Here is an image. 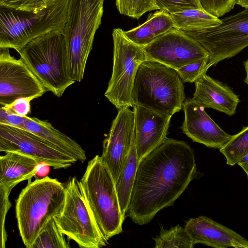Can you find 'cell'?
I'll return each instance as SVG.
<instances>
[{
  "label": "cell",
  "instance_id": "6da1fadb",
  "mask_svg": "<svg viewBox=\"0 0 248 248\" xmlns=\"http://www.w3.org/2000/svg\"><path fill=\"white\" fill-rule=\"evenodd\" d=\"M197 173L193 149L167 137L139 160L126 216L139 225L150 222L173 204Z\"/></svg>",
  "mask_w": 248,
  "mask_h": 248
},
{
  "label": "cell",
  "instance_id": "7a4b0ae2",
  "mask_svg": "<svg viewBox=\"0 0 248 248\" xmlns=\"http://www.w3.org/2000/svg\"><path fill=\"white\" fill-rule=\"evenodd\" d=\"M65 185L46 176L28 182L16 200L17 226L23 244L31 247L40 232L53 217L59 215L65 203Z\"/></svg>",
  "mask_w": 248,
  "mask_h": 248
},
{
  "label": "cell",
  "instance_id": "3957f363",
  "mask_svg": "<svg viewBox=\"0 0 248 248\" xmlns=\"http://www.w3.org/2000/svg\"><path fill=\"white\" fill-rule=\"evenodd\" d=\"M132 98L133 106L172 116L183 108L184 86L175 69L146 59L138 69Z\"/></svg>",
  "mask_w": 248,
  "mask_h": 248
},
{
  "label": "cell",
  "instance_id": "277c9868",
  "mask_svg": "<svg viewBox=\"0 0 248 248\" xmlns=\"http://www.w3.org/2000/svg\"><path fill=\"white\" fill-rule=\"evenodd\" d=\"M47 91L58 97L75 81L71 77L64 34L54 31L29 43L17 52Z\"/></svg>",
  "mask_w": 248,
  "mask_h": 248
},
{
  "label": "cell",
  "instance_id": "5b68a950",
  "mask_svg": "<svg viewBox=\"0 0 248 248\" xmlns=\"http://www.w3.org/2000/svg\"><path fill=\"white\" fill-rule=\"evenodd\" d=\"M80 184L83 195L101 233L108 241L123 231L124 219L112 176L101 156L88 162Z\"/></svg>",
  "mask_w": 248,
  "mask_h": 248
},
{
  "label": "cell",
  "instance_id": "8992f818",
  "mask_svg": "<svg viewBox=\"0 0 248 248\" xmlns=\"http://www.w3.org/2000/svg\"><path fill=\"white\" fill-rule=\"evenodd\" d=\"M69 0H54L36 14L0 7V48H12L18 52L48 32H63Z\"/></svg>",
  "mask_w": 248,
  "mask_h": 248
},
{
  "label": "cell",
  "instance_id": "52a82bcc",
  "mask_svg": "<svg viewBox=\"0 0 248 248\" xmlns=\"http://www.w3.org/2000/svg\"><path fill=\"white\" fill-rule=\"evenodd\" d=\"M105 0H70L63 34L67 47L71 77L83 78L94 36L102 22Z\"/></svg>",
  "mask_w": 248,
  "mask_h": 248
},
{
  "label": "cell",
  "instance_id": "ba28073f",
  "mask_svg": "<svg viewBox=\"0 0 248 248\" xmlns=\"http://www.w3.org/2000/svg\"><path fill=\"white\" fill-rule=\"evenodd\" d=\"M66 198L61 213L55 217L61 231L82 248L106 246L105 239L92 214L79 181L70 177L65 185Z\"/></svg>",
  "mask_w": 248,
  "mask_h": 248
},
{
  "label": "cell",
  "instance_id": "9c48e42d",
  "mask_svg": "<svg viewBox=\"0 0 248 248\" xmlns=\"http://www.w3.org/2000/svg\"><path fill=\"white\" fill-rule=\"evenodd\" d=\"M179 30L196 40L208 52L209 68L248 46V7L221 19L216 26Z\"/></svg>",
  "mask_w": 248,
  "mask_h": 248
},
{
  "label": "cell",
  "instance_id": "30bf717a",
  "mask_svg": "<svg viewBox=\"0 0 248 248\" xmlns=\"http://www.w3.org/2000/svg\"><path fill=\"white\" fill-rule=\"evenodd\" d=\"M113 67L105 96L117 109L133 107L134 80L140 64L146 59L143 47L129 40L120 28L114 29Z\"/></svg>",
  "mask_w": 248,
  "mask_h": 248
},
{
  "label": "cell",
  "instance_id": "8fae6325",
  "mask_svg": "<svg viewBox=\"0 0 248 248\" xmlns=\"http://www.w3.org/2000/svg\"><path fill=\"white\" fill-rule=\"evenodd\" d=\"M0 151L18 153L55 169L67 168L77 161L32 133L3 124H0Z\"/></svg>",
  "mask_w": 248,
  "mask_h": 248
},
{
  "label": "cell",
  "instance_id": "7c38bea8",
  "mask_svg": "<svg viewBox=\"0 0 248 248\" xmlns=\"http://www.w3.org/2000/svg\"><path fill=\"white\" fill-rule=\"evenodd\" d=\"M0 48V105L21 97L42 96L47 90L23 60Z\"/></svg>",
  "mask_w": 248,
  "mask_h": 248
},
{
  "label": "cell",
  "instance_id": "4fadbf2b",
  "mask_svg": "<svg viewBox=\"0 0 248 248\" xmlns=\"http://www.w3.org/2000/svg\"><path fill=\"white\" fill-rule=\"evenodd\" d=\"M143 48L146 59L175 70L209 58L208 52L199 42L175 28Z\"/></svg>",
  "mask_w": 248,
  "mask_h": 248
},
{
  "label": "cell",
  "instance_id": "5bb4252c",
  "mask_svg": "<svg viewBox=\"0 0 248 248\" xmlns=\"http://www.w3.org/2000/svg\"><path fill=\"white\" fill-rule=\"evenodd\" d=\"M133 110L119 109L109 132L103 142L102 161L110 172L115 183L122 171L135 139Z\"/></svg>",
  "mask_w": 248,
  "mask_h": 248
},
{
  "label": "cell",
  "instance_id": "9a60e30c",
  "mask_svg": "<svg viewBox=\"0 0 248 248\" xmlns=\"http://www.w3.org/2000/svg\"><path fill=\"white\" fill-rule=\"evenodd\" d=\"M185 119L181 129L194 142L214 149H220L231 139L205 112V108L192 98L186 99L183 104Z\"/></svg>",
  "mask_w": 248,
  "mask_h": 248
},
{
  "label": "cell",
  "instance_id": "2e32d148",
  "mask_svg": "<svg viewBox=\"0 0 248 248\" xmlns=\"http://www.w3.org/2000/svg\"><path fill=\"white\" fill-rule=\"evenodd\" d=\"M135 143L140 160L167 138L172 115L159 114L134 106Z\"/></svg>",
  "mask_w": 248,
  "mask_h": 248
},
{
  "label": "cell",
  "instance_id": "e0dca14e",
  "mask_svg": "<svg viewBox=\"0 0 248 248\" xmlns=\"http://www.w3.org/2000/svg\"><path fill=\"white\" fill-rule=\"evenodd\" d=\"M185 228L194 245L215 248H248V240L236 232L205 216L188 219Z\"/></svg>",
  "mask_w": 248,
  "mask_h": 248
},
{
  "label": "cell",
  "instance_id": "ac0fdd59",
  "mask_svg": "<svg viewBox=\"0 0 248 248\" xmlns=\"http://www.w3.org/2000/svg\"><path fill=\"white\" fill-rule=\"evenodd\" d=\"M192 99L204 108H211L229 116L234 115L240 100L232 88L206 74L195 83Z\"/></svg>",
  "mask_w": 248,
  "mask_h": 248
},
{
  "label": "cell",
  "instance_id": "d6986e66",
  "mask_svg": "<svg viewBox=\"0 0 248 248\" xmlns=\"http://www.w3.org/2000/svg\"><path fill=\"white\" fill-rule=\"evenodd\" d=\"M0 157V187L12 190L20 182H30L40 164L34 159L16 152H6Z\"/></svg>",
  "mask_w": 248,
  "mask_h": 248
},
{
  "label": "cell",
  "instance_id": "ffe728a7",
  "mask_svg": "<svg viewBox=\"0 0 248 248\" xmlns=\"http://www.w3.org/2000/svg\"><path fill=\"white\" fill-rule=\"evenodd\" d=\"M22 129L31 132L48 141L72 156L77 161L84 162L86 159L85 151L77 142L54 127L47 121L26 116Z\"/></svg>",
  "mask_w": 248,
  "mask_h": 248
},
{
  "label": "cell",
  "instance_id": "44dd1931",
  "mask_svg": "<svg viewBox=\"0 0 248 248\" xmlns=\"http://www.w3.org/2000/svg\"><path fill=\"white\" fill-rule=\"evenodd\" d=\"M173 28L170 13L159 10L150 14L142 24L129 31H123V33L129 40L143 47Z\"/></svg>",
  "mask_w": 248,
  "mask_h": 248
},
{
  "label": "cell",
  "instance_id": "7402d4cb",
  "mask_svg": "<svg viewBox=\"0 0 248 248\" xmlns=\"http://www.w3.org/2000/svg\"><path fill=\"white\" fill-rule=\"evenodd\" d=\"M139 162L134 139L124 168L115 183L121 210L124 217L126 216Z\"/></svg>",
  "mask_w": 248,
  "mask_h": 248
},
{
  "label": "cell",
  "instance_id": "603a6c76",
  "mask_svg": "<svg viewBox=\"0 0 248 248\" xmlns=\"http://www.w3.org/2000/svg\"><path fill=\"white\" fill-rule=\"evenodd\" d=\"M174 28L179 30H198L218 25L221 19L202 9H190L170 14Z\"/></svg>",
  "mask_w": 248,
  "mask_h": 248
},
{
  "label": "cell",
  "instance_id": "cb8c5ba5",
  "mask_svg": "<svg viewBox=\"0 0 248 248\" xmlns=\"http://www.w3.org/2000/svg\"><path fill=\"white\" fill-rule=\"evenodd\" d=\"M64 235L53 217L43 227L31 248H69L70 245Z\"/></svg>",
  "mask_w": 248,
  "mask_h": 248
},
{
  "label": "cell",
  "instance_id": "d4e9b609",
  "mask_svg": "<svg viewBox=\"0 0 248 248\" xmlns=\"http://www.w3.org/2000/svg\"><path fill=\"white\" fill-rule=\"evenodd\" d=\"M154 240L155 248H193L195 245L186 229L179 225L169 230L162 229Z\"/></svg>",
  "mask_w": 248,
  "mask_h": 248
},
{
  "label": "cell",
  "instance_id": "484cf974",
  "mask_svg": "<svg viewBox=\"0 0 248 248\" xmlns=\"http://www.w3.org/2000/svg\"><path fill=\"white\" fill-rule=\"evenodd\" d=\"M219 151L226 159V163L234 166L248 154V125L243 127Z\"/></svg>",
  "mask_w": 248,
  "mask_h": 248
},
{
  "label": "cell",
  "instance_id": "4316f807",
  "mask_svg": "<svg viewBox=\"0 0 248 248\" xmlns=\"http://www.w3.org/2000/svg\"><path fill=\"white\" fill-rule=\"evenodd\" d=\"M115 4L121 15L137 19L148 12L158 10L154 0H115Z\"/></svg>",
  "mask_w": 248,
  "mask_h": 248
},
{
  "label": "cell",
  "instance_id": "83f0119b",
  "mask_svg": "<svg viewBox=\"0 0 248 248\" xmlns=\"http://www.w3.org/2000/svg\"><path fill=\"white\" fill-rule=\"evenodd\" d=\"M209 58H204L182 66L175 70L183 82L195 83L206 74L209 68Z\"/></svg>",
  "mask_w": 248,
  "mask_h": 248
},
{
  "label": "cell",
  "instance_id": "f1b7e54d",
  "mask_svg": "<svg viewBox=\"0 0 248 248\" xmlns=\"http://www.w3.org/2000/svg\"><path fill=\"white\" fill-rule=\"evenodd\" d=\"M54 0H1L0 7L36 14L46 8Z\"/></svg>",
  "mask_w": 248,
  "mask_h": 248
},
{
  "label": "cell",
  "instance_id": "f546056e",
  "mask_svg": "<svg viewBox=\"0 0 248 248\" xmlns=\"http://www.w3.org/2000/svg\"><path fill=\"white\" fill-rule=\"evenodd\" d=\"M154 0L158 10H163L170 14L181 12L190 9H202L199 0Z\"/></svg>",
  "mask_w": 248,
  "mask_h": 248
},
{
  "label": "cell",
  "instance_id": "4dcf8cb0",
  "mask_svg": "<svg viewBox=\"0 0 248 248\" xmlns=\"http://www.w3.org/2000/svg\"><path fill=\"white\" fill-rule=\"evenodd\" d=\"M199 0L203 10L218 18L230 12L236 4V0Z\"/></svg>",
  "mask_w": 248,
  "mask_h": 248
},
{
  "label": "cell",
  "instance_id": "1f68e13d",
  "mask_svg": "<svg viewBox=\"0 0 248 248\" xmlns=\"http://www.w3.org/2000/svg\"><path fill=\"white\" fill-rule=\"evenodd\" d=\"M12 190L0 187V248H4L7 241V235L5 228V222L8 210L11 206L9 196Z\"/></svg>",
  "mask_w": 248,
  "mask_h": 248
},
{
  "label": "cell",
  "instance_id": "d6a6232c",
  "mask_svg": "<svg viewBox=\"0 0 248 248\" xmlns=\"http://www.w3.org/2000/svg\"><path fill=\"white\" fill-rule=\"evenodd\" d=\"M34 99L33 97H21L0 108L8 113L20 116H28L31 111V102Z\"/></svg>",
  "mask_w": 248,
  "mask_h": 248
},
{
  "label": "cell",
  "instance_id": "836d02e7",
  "mask_svg": "<svg viewBox=\"0 0 248 248\" xmlns=\"http://www.w3.org/2000/svg\"><path fill=\"white\" fill-rule=\"evenodd\" d=\"M25 121V116L8 113L1 108H0V124H5L22 129Z\"/></svg>",
  "mask_w": 248,
  "mask_h": 248
},
{
  "label": "cell",
  "instance_id": "e575fe53",
  "mask_svg": "<svg viewBox=\"0 0 248 248\" xmlns=\"http://www.w3.org/2000/svg\"><path fill=\"white\" fill-rule=\"evenodd\" d=\"M237 164L246 173L248 178V154L239 160Z\"/></svg>",
  "mask_w": 248,
  "mask_h": 248
},
{
  "label": "cell",
  "instance_id": "d590c367",
  "mask_svg": "<svg viewBox=\"0 0 248 248\" xmlns=\"http://www.w3.org/2000/svg\"><path fill=\"white\" fill-rule=\"evenodd\" d=\"M244 66L246 73V78L244 81L248 86V59L244 62Z\"/></svg>",
  "mask_w": 248,
  "mask_h": 248
},
{
  "label": "cell",
  "instance_id": "8d00e7d4",
  "mask_svg": "<svg viewBox=\"0 0 248 248\" xmlns=\"http://www.w3.org/2000/svg\"><path fill=\"white\" fill-rule=\"evenodd\" d=\"M236 4L243 7H248V0H236Z\"/></svg>",
  "mask_w": 248,
  "mask_h": 248
},
{
  "label": "cell",
  "instance_id": "74e56055",
  "mask_svg": "<svg viewBox=\"0 0 248 248\" xmlns=\"http://www.w3.org/2000/svg\"><path fill=\"white\" fill-rule=\"evenodd\" d=\"M1 0H0V1Z\"/></svg>",
  "mask_w": 248,
  "mask_h": 248
}]
</instances>
